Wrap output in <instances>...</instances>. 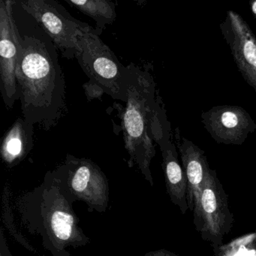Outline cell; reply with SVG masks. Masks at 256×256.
Wrapping results in <instances>:
<instances>
[{
	"label": "cell",
	"mask_w": 256,
	"mask_h": 256,
	"mask_svg": "<svg viewBox=\"0 0 256 256\" xmlns=\"http://www.w3.org/2000/svg\"><path fill=\"white\" fill-rule=\"evenodd\" d=\"M34 126L19 118L2 138L0 154L8 167L12 168L23 161L34 146Z\"/></svg>",
	"instance_id": "cell-13"
},
{
	"label": "cell",
	"mask_w": 256,
	"mask_h": 256,
	"mask_svg": "<svg viewBox=\"0 0 256 256\" xmlns=\"http://www.w3.org/2000/svg\"><path fill=\"white\" fill-rule=\"evenodd\" d=\"M178 136V148L186 178V198L188 209L193 212L194 226L199 232L200 223V198L205 181L212 169L204 151L192 142Z\"/></svg>",
	"instance_id": "cell-11"
},
{
	"label": "cell",
	"mask_w": 256,
	"mask_h": 256,
	"mask_svg": "<svg viewBox=\"0 0 256 256\" xmlns=\"http://www.w3.org/2000/svg\"><path fill=\"white\" fill-rule=\"evenodd\" d=\"M162 156V166L166 180V191L170 202L180 208L182 214L188 210L187 182L182 166L178 160L176 146L170 140V133L158 142Z\"/></svg>",
	"instance_id": "cell-12"
},
{
	"label": "cell",
	"mask_w": 256,
	"mask_h": 256,
	"mask_svg": "<svg viewBox=\"0 0 256 256\" xmlns=\"http://www.w3.org/2000/svg\"><path fill=\"white\" fill-rule=\"evenodd\" d=\"M12 194L10 187L6 184L2 194V221L8 230V233L14 238L16 242L24 247L26 250L36 256H49L36 248L31 242L22 234V230L18 228L14 218L13 208Z\"/></svg>",
	"instance_id": "cell-15"
},
{
	"label": "cell",
	"mask_w": 256,
	"mask_h": 256,
	"mask_svg": "<svg viewBox=\"0 0 256 256\" xmlns=\"http://www.w3.org/2000/svg\"><path fill=\"white\" fill-rule=\"evenodd\" d=\"M20 227L38 236L42 246L50 256H71L91 242L80 228L73 204L52 174L46 173L42 182L20 194L14 202Z\"/></svg>",
	"instance_id": "cell-2"
},
{
	"label": "cell",
	"mask_w": 256,
	"mask_h": 256,
	"mask_svg": "<svg viewBox=\"0 0 256 256\" xmlns=\"http://www.w3.org/2000/svg\"><path fill=\"white\" fill-rule=\"evenodd\" d=\"M220 28L238 71L256 92V36L246 22L232 10L227 12Z\"/></svg>",
	"instance_id": "cell-9"
},
{
	"label": "cell",
	"mask_w": 256,
	"mask_h": 256,
	"mask_svg": "<svg viewBox=\"0 0 256 256\" xmlns=\"http://www.w3.org/2000/svg\"><path fill=\"white\" fill-rule=\"evenodd\" d=\"M16 4V1H0V92L8 109L19 100L17 71L22 48L14 18Z\"/></svg>",
	"instance_id": "cell-7"
},
{
	"label": "cell",
	"mask_w": 256,
	"mask_h": 256,
	"mask_svg": "<svg viewBox=\"0 0 256 256\" xmlns=\"http://www.w3.org/2000/svg\"><path fill=\"white\" fill-rule=\"evenodd\" d=\"M205 130L217 144L242 145L256 130L251 115L242 107L218 106L202 114Z\"/></svg>",
	"instance_id": "cell-10"
},
{
	"label": "cell",
	"mask_w": 256,
	"mask_h": 256,
	"mask_svg": "<svg viewBox=\"0 0 256 256\" xmlns=\"http://www.w3.org/2000/svg\"><path fill=\"white\" fill-rule=\"evenodd\" d=\"M250 6H251L252 13L253 16H254V19L256 20V0L251 2Z\"/></svg>",
	"instance_id": "cell-19"
},
{
	"label": "cell",
	"mask_w": 256,
	"mask_h": 256,
	"mask_svg": "<svg viewBox=\"0 0 256 256\" xmlns=\"http://www.w3.org/2000/svg\"><path fill=\"white\" fill-rule=\"evenodd\" d=\"M0 256H12L8 248L2 227L0 228Z\"/></svg>",
	"instance_id": "cell-17"
},
{
	"label": "cell",
	"mask_w": 256,
	"mask_h": 256,
	"mask_svg": "<svg viewBox=\"0 0 256 256\" xmlns=\"http://www.w3.org/2000/svg\"><path fill=\"white\" fill-rule=\"evenodd\" d=\"M144 256H179L168 250L161 248V250H154L146 253Z\"/></svg>",
	"instance_id": "cell-18"
},
{
	"label": "cell",
	"mask_w": 256,
	"mask_h": 256,
	"mask_svg": "<svg viewBox=\"0 0 256 256\" xmlns=\"http://www.w3.org/2000/svg\"><path fill=\"white\" fill-rule=\"evenodd\" d=\"M80 52L76 59L91 84L116 100L126 103L132 78V64L124 66L91 28L79 38Z\"/></svg>",
	"instance_id": "cell-4"
},
{
	"label": "cell",
	"mask_w": 256,
	"mask_h": 256,
	"mask_svg": "<svg viewBox=\"0 0 256 256\" xmlns=\"http://www.w3.org/2000/svg\"><path fill=\"white\" fill-rule=\"evenodd\" d=\"M66 2L95 20V30L100 36L106 29V26L112 24L116 20V5L112 1L66 0Z\"/></svg>",
	"instance_id": "cell-14"
},
{
	"label": "cell",
	"mask_w": 256,
	"mask_h": 256,
	"mask_svg": "<svg viewBox=\"0 0 256 256\" xmlns=\"http://www.w3.org/2000/svg\"><path fill=\"white\" fill-rule=\"evenodd\" d=\"M214 256H256V228L212 248Z\"/></svg>",
	"instance_id": "cell-16"
},
{
	"label": "cell",
	"mask_w": 256,
	"mask_h": 256,
	"mask_svg": "<svg viewBox=\"0 0 256 256\" xmlns=\"http://www.w3.org/2000/svg\"><path fill=\"white\" fill-rule=\"evenodd\" d=\"M234 220L233 214L229 209L227 193L216 170H211L200 198L198 232L202 239L210 242L212 248L222 245L224 236L232 230Z\"/></svg>",
	"instance_id": "cell-8"
},
{
	"label": "cell",
	"mask_w": 256,
	"mask_h": 256,
	"mask_svg": "<svg viewBox=\"0 0 256 256\" xmlns=\"http://www.w3.org/2000/svg\"><path fill=\"white\" fill-rule=\"evenodd\" d=\"M125 148L130 155V168L137 164L144 178L154 186L150 164L157 144L169 133L164 110L156 98L152 76L132 64V78L122 115Z\"/></svg>",
	"instance_id": "cell-3"
},
{
	"label": "cell",
	"mask_w": 256,
	"mask_h": 256,
	"mask_svg": "<svg viewBox=\"0 0 256 256\" xmlns=\"http://www.w3.org/2000/svg\"><path fill=\"white\" fill-rule=\"evenodd\" d=\"M29 17L20 25L17 23L22 48L17 71L19 100L24 120L48 131L67 110L65 77L58 48L40 25Z\"/></svg>",
	"instance_id": "cell-1"
},
{
	"label": "cell",
	"mask_w": 256,
	"mask_h": 256,
	"mask_svg": "<svg viewBox=\"0 0 256 256\" xmlns=\"http://www.w3.org/2000/svg\"><path fill=\"white\" fill-rule=\"evenodd\" d=\"M52 172L72 203L84 202L90 212L107 211L110 204L108 179L92 160L68 154L64 162Z\"/></svg>",
	"instance_id": "cell-5"
},
{
	"label": "cell",
	"mask_w": 256,
	"mask_h": 256,
	"mask_svg": "<svg viewBox=\"0 0 256 256\" xmlns=\"http://www.w3.org/2000/svg\"><path fill=\"white\" fill-rule=\"evenodd\" d=\"M17 4L40 25L65 58H77L82 50L79 38L92 26L73 18L56 0H24Z\"/></svg>",
	"instance_id": "cell-6"
}]
</instances>
